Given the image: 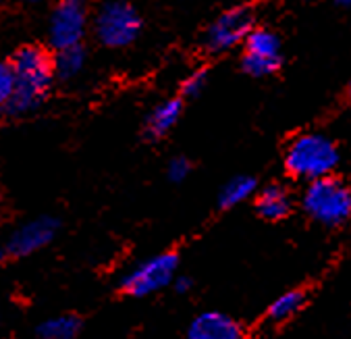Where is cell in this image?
<instances>
[{
	"label": "cell",
	"instance_id": "5bb4252c",
	"mask_svg": "<svg viewBox=\"0 0 351 339\" xmlns=\"http://www.w3.org/2000/svg\"><path fill=\"white\" fill-rule=\"evenodd\" d=\"M82 331V320L73 314H60L44 320L36 335L38 339H75Z\"/></svg>",
	"mask_w": 351,
	"mask_h": 339
},
{
	"label": "cell",
	"instance_id": "e0dca14e",
	"mask_svg": "<svg viewBox=\"0 0 351 339\" xmlns=\"http://www.w3.org/2000/svg\"><path fill=\"white\" fill-rule=\"evenodd\" d=\"M206 86H208V69H197L185 78V82L181 86V94L187 98H195L204 92Z\"/></svg>",
	"mask_w": 351,
	"mask_h": 339
},
{
	"label": "cell",
	"instance_id": "277c9868",
	"mask_svg": "<svg viewBox=\"0 0 351 339\" xmlns=\"http://www.w3.org/2000/svg\"><path fill=\"white\" fill-rule=\"evenodd\" d=\"M179 268V256L175 252L156 254L144 262L135 264L121 279V290L133 298L152 296L173 283Z\"/></svg>",
	"mask_w": 351,
	"mask_h": 339
},
{
	"label": "cell",
	"instance_id": "7402d4cb",
	"mask_svg": "<svg viewBox=\"0 0 351 339\" xmlns=\"http://www.w3.org/2000/svg\"><path fill=\"white\" fill-rule=\"evenodd\" d=\"M23 3H32V5H36V3H58V0H23Z\"/></svg>",
	"mask_w": 351,
	"mask_h": 339
},
{
	"label": "cell",
	"instance_id": "9c48e42d",
	"mask_svg": "<svg viewBox=\"0 0 351 339\" xmlns=\"http://www.w3.org/2000/svg\"><path fill=\"white\" fill-rule=\"evenodd\" d=\"M58 231V221L54 217H38L21 227H17L9 242H7V252L13 256H29L42 248H46Z\"/></svg>",
	"mask_w": 351,
	"mask_h": 339
},
{
	"label": "cell",
	"instance_id": "d6986e66",
	"mask_svg": "<svg viewBox=\"0 0 351 339\" xmlns=\"http://www.w3.org/2000/svg\"><path fill=\"white\" fill-rule=\"evenodd\" d=\"M169 179L175 181V183H181L183 179H187V175L191 173V163L185 159V156H177L169 163Z\"/></svg>",
	"mask_w": 351,
	"mask_h": 339
},
{
	"label": "cell",
	"instance_id": "44dd1931",
	"mask_svg": "<svg viewBox=\"0 0 351 339\" xmlns=\"http://www.w3.org/2000/svg\"><path fill=\"white\" fill-rule=\"evenodd\" d=\"M9 256V252H7V246L5 244H0V264L5 262V258Z\"/></svg>",
	"mask_w": 351,
	"mask_h": 339
},
{
	"label": "cell",
	"instance_id": "5b68a950",
	"mask_svg": "<svg viewBox=\"0 0 351 339\" xmlns=\"http://www.w3.org/2000/svg\"><path fill=\"white\" fill-rule=\"evenodd\" d=\"M96 38L108 48H125L133 44L142 32V17L123 0H110L102 5L94 19Z\"/></svg>",
	"mask_w": 351,
	"mask_h": 339
},
{
	"label": "cell",
	"instance_id": "52a82bcc",
	"mask_svg": "<svg viewBox=\"0 0 351 339\" xmlns=\"http://www.w3.org/2000/svg\"><path fill=\"white\" fill-rule=\"evenodd\" d=\"M254 30V11L250 7H235L219 15L206 32V48L215 54L233 50L243 44Z\"/></svg>",
	"mask_w": 351,
	"mask_h": 339
},
{
	"label": "cell",
	"instance_id": "7c38bea8",
	"mask_svg": "<svg viewBox=\"0 0 351 339\" xmlns=\"http://www.w3.org/2000/svg\"><path fill=\"white\" fill-rule=\"evenodd\" d=\"M183 113V102L179 98H169L152 108L146 119V135L152 140L165 138V135L179 123Z\"/></svg>",
	"mask_w": 351,
	"mask_h": 339
},
{
	"label": "cell",
	"instance_id": "6da1fadb",
	"mask_svg": "<svg viewBox=\"0 0 351 339\" xmlns=\"http://www.w3.org/2000/svg\"><path fill=\"white\" fill-rule=\"evenodd\" d=\"M13 71V94L5 104V113L11 117H21L36 110L48 96L54 67L52 54L42 46H23L11 58Z\"/></svg>",
	"mask_w": 351,
	"mask_h": 339
},
{
	"label": "cell",
	"instance_id": "4fadbf2b",
	"mask_svg": "<svg viewBox=\"0 0 351 339\" xmlns=\"http://www.w3.org/2000/svg\"><path fill=\"white\" fill-rule=\"evenodd\" d=\"M52 67H54V75L60 80H71L82 73L86 67V50L82 44L75 46H66L56 50L52 56Z\"/></svg>",
	"mask_w": 351,
	"mask_h": 339
},
{
	"label": "cell",
	"instance_id": "3957f363",
	"mask_svg": "<svg viewBox=\"0 0 351 339\" xmlns=\"http://www.w3.org/2000/svg\"><path fill=\"white\" fill-rule=\"evenodd\" d=\"M304 211L320 225H343L351 215V191L347 183L332 175L310 181L304 191Z\"/></svg>",
	"mask_w": 351,
	"mask_h": 339
},
{
	"label": "cell",
	"instance_id": "9a60e30c",
	"mask_svg": "<svg viewBox=\"0 0 351 339\" xmlns=\"http://www.w3.org/2000/svg\"><path fill=\"white\" fill-rule=\"evenodd\" d=\"M256 191V179L250 175H237L231 181L225 183V187L221 189L219 196V204L223 209H233L241 202H245L247 198H252Z\"/></svg>",
	"mask_w": 351,
	"mask_h": 339
},
{
	"label": "cell",
	"instance_id": "2e32d148",
	"mask_svg": "<svg viewBox=\"0 0 351 339\" xmlns=\"http://www.w3.org/2000/svg\"><path fill=\"white\" fill-rule=\"evenodd\" d=\"M306 304V292L302 290H289L285 294H280L270 306H268V318L272 323H283L289 320L293 314H298L302 310V306Z\"/></svg>",
	"mask_w": 351,
	"mask_h": 339
},
{
	"label": "cell",
	"instance_id": "8fae6325",
	"mask_svg": "<svg viewBox=\"0 0 351 339\" xmlns=\"http://www.w3.org/2000/svg\"><path fill=\"white\" fill-rule=\"evenodd\" d=\"M291 194L278 183L266 185L256 200V209L266 221H280L291 213Z\"/></svg>",
	"mask_w": 351,
	"mask_h": 339
},
{
	"label": "cell",
	"instance_id": "7a4b0ae2",
	"mask_svg": "<svg viewBox=\"0 0 351 339\" xmlns=\"http://www.w3.org/2000/svg\"><path fill=\"white\" fill-rule=\"evenodd\" d=\"M341 154L337 144L322 133H302L287 146L285 169L295 179L314 181L339 167Z\"/></svg>",
	"mask_w": 351,
	"mask_h": 339
},
{
	"label": "cell",
	"instance_id": "8992f818",
	"mask_svg": "<svg viewBox=\"0 0 351 339\" xmlns=\"http://www.w3.org/2000/svg\"><path fill=\"white\" fill-rule=\"evenodd\" d=\"M88 30V7L84 0H58L48 23V40L54 50L82 44Z\"/></svg>",
	"mask_w": 351,
	"mask_h": 339
},
{
	"label": "cell",
	"instance_id": "30bf717a",
	"mask_svg": "<svg viewBox=\"0 0 351 339\" xmlns=\"http://www.w3.org/2000/svg\"><path fill=\"white\" fill-rule=\"evenodd\" d=\"M243 337L245 331L241 323L217 310L197 314L187 329V339H243Z\"/></svg>",
	"mask_w": 351,
	"mask_h": 339
},
{
	"label": "cell",
	"instance_id": "ffe728a7",
	"mask_svg": "<svg viewBox=\"0 0 351 339\" xmlns=\"http://www.w3.org/2000/svg\"><path fill=\"white\" fill-rule=\"evenodd\" d=\"M173 283H175V290H177V292H181V294L189 292V288H191V281H189L187 277H175V279H173Z\"/></svg>",
	"mask_w": 351,
	"mask_h": 339
},
{
	"label": "cell",
	"instance_id": "cb8c5ba5",
	"mask_svg": "<svg viewBox=\"0 0 351 339\" xmlns=\"http://www.w3.org/2000/svg\"><path fill=\"white\" fill-rule=\"evenodd\" d=\"M0 204H3V196H0Z\"/></svg>",
	"mask_w": 351,
	"mask_h": 339
},
{
	"label": "cell",
	"instance_id": "ba28073f",
	"mask_svg": "<svg viewBox=\"0 0 351 339\" xmlns=\"http://www.w3.org/2000/svg\"><path fill=\"white\" fill-rule=\"evenodd\" d=\"M245 52L241 67L252 78H268L280 67V40L274 32L254 27L243 40Z\"/></svg>",
	"mask_w": 351,
	"mask_h": 339
},
{
	"label": "cell",
	"instance_id": "ac0fdd59",
	"mask_svg": "<svg viewBox=\"0 0 351 339\" xmlns=\"http://www.w3.org/2000/svg\"><path fill=\"white\" fill-rule=\"evenodd\" d=\"M13 94V71H11V65L0 60V110L5 108V104L9 102Z\"/></svg>",
	"mask_w": 351,
	"mask_h": 339
},
{
	"label": "cell",
	"instance_id": "603a6c76",
	"mask_svg": "<svg viewBox=\"0 0 351 339\" xmlns=\"http://www.w3.org/2000/svg\"><path fill=\"white\" fill-rule=\"evenodd\" d=\"M337 5H339V7H343V9H349L351 0H337Z\"/></svg>",
	"mask_w": 351,
	"mask_h": 339
}]
</instances>
